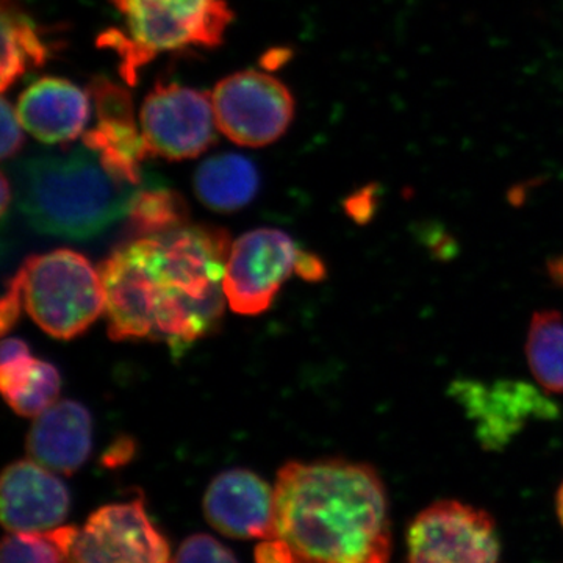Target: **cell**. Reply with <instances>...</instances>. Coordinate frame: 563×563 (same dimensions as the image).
Instances as JSON below:
<instances>
[{
    "label": "cell",
    "instance_id": "cell-20",
    "mask_svg": "<svg viewBox=\"0 0 563 563\" xmlns=\"http://www.w3.org/2000/svg\"><path fill=\"white\" fill-rule=\"evenodd\" d=\"M84 144L99 155L103 168L114 179L135 187L140 184L141 163L150 150L136 122L98 121L95 129L85 133Z\"/></svg>",
    "mask_w": 563,
    "mask_h": 563
},
{
    "label": "cell",
    "instance_id": "cell-24",
    "mask_svg": "<svg viewBox=\"0 0 563 563\" xmlns=\"http://www.w3.org/2000/svg\"><path fill=\"white\" fill-rule=\"evenodd\" d=\"M88 92L95 102L98 121L135 122L132 96L128 88L101 76L91 81Z\"/></svg>",
    "mask_w": 563,
    "mask_h": 563
},
{
    "label": "cell",
    "instance_id": "cell-3",
    "mask_svg": "<svg viewBox=\"0 0 563 563\" xmlns=\"http://www.w3.org/2000/svg\"><path fill=\"white\" fill-rule=\"evenodd\" d=\"M20 209L36 231L90 239L128 214L135 185L114 179L88 147L18 166Z\"/></svg>",
    "mask_w": 563,
    "mask_h": 563
},
{
    "label": "cell",
    "instance_id": "cell-8",
    "mask_svg": "<svg viewBox=\"0 0 563 563\" xmlns=\"http://www.w3.org/2000/svg\"><path fill=\"white\" fill-rule=\"evenodd\" d=\"M211 101L218 129L244 147H262L279 140L295 117L290 90L276 77L255 69L222 79Z\"/></svg>",
    "mask_w": 563,
    "mask_h": 563
},
{
    "label": "cell",
    "instance_id": "cell-18",
    "mask_svg": "<svg viewBox=\"0 0 563 563\" xmlns=\"http://www.w3.org/2000/svg\"><path fill=\"white\" fill-rule=\"evenodd\" d=\"M0 388L14 412L36 418L57 401L62 377L54 365L27 352L2 362Z\"/></svg>",
    "mask_w": 563,
    "mask_h": 563
},
{
    "label": "cell",
    "instance_id": "cell-12",
    "mask_svg": "<svg viewBox=\"0 0 563 563\" xmlns=\"http://www.w3.org/2000/svg\"><path fill=\"white\" fill-rule=\"evenodd\" d=\"M453 396L476 426V437L485 450H503L531 420H551L558 406L532 385L517 380L483 384L459 380Z\"/></svg>",
    "mask_w": 563,
    "mask_h": 563
},
{
    "label": "cell",
    "instance_id": "cell-13",
    "mask_svg": "<svg viewBox=\"0 0 563 563\" xmlns=\"http://www.w3.org/2000/svg\"><path fill=\"white\" fill-rule=\"evenodd\" d=\"M35 461L7 466L0 485V515L10 533H44L60 528L69 512V492Z\"/></svg>",
    "mask_w": 563,
    "mask_h": 563
},
{
    "label": "cell",
    "instance_id": "cell-23",
    "mask_svg": "<svg viewBox=\"0 0 563 563\" xmlns=\"http://www.w3.org/2000/svg\"><path fill=\"white\" fill-rule=\"evenodd\" d=\"M0 563H66L49 533H10L3 539Z\"/></svg>",
    "mask_w": 563,
    "mask_h": 563
},
{
    "label": "cell",
    "instance_id": "cell-21",
    "mask_svg": "<svg viewBox=\"0 0 563 563\" xmlns=\"http://www.w3.org/2000/svg\"><path fill=\"white\" fill-rule=\"evenodd\" d=\"M529 369L544 391L563 395V314L540 310L533 314L526 340Z\"/></svg>",
    "mask_w": 563,
    "mask_h": 563
},
{
    "label": "cell",
    "instance_id": "cell-15",
    "mask_svg": "<svg viewBox=\"0 0 563 563\" xmlns=\"http://www.w3.org/2000/svg\"><path fill=\"white\" fill-rule=\"evenodd\" d=\"M90 98L69 80L43 77L22 92L18 117L22 128L43 143H70L87 125Z\"/></svg>",
    "mask_w": 563,
    "mask_h": 563
},
{
    "label": "cell",
    "instance_id": "cell-10",
    "mask_svg": "<svg viewBox=\"0 0 563 563\" xmlns=\"http://www.w3.org/2000/svg\"><path fill=\"white\" fill-rule=\"evenodd\" d=\"M141 135L150 154L166 161L195 158L217 143V117L207 92L157 84L144 99Z\"/></svg>",
    "mask_w": 563,
    "mask_h": 563
},
{
    "label": "cell",
    "instance_id": "cell-1",
    "mask_svg": "<svg viewBox=\"0 0 563 563\" xmlns=\"http://www.w3.org/2000/svg\"><path fill=\"white\" fill-rule=\"evenodd\" d=\"M291 563H388L390 503L379 473L344 459L288 462L274 488L273 537Z\"/></svg>",
    "mask_w": 563,
    "mask_h": 563
},
{
    "label": "cell",
    "instance_id": "cell-32",
    "mask_svg": "<svg viewBox=\"0 0 563 563\" xmlns=\"http://www.w3.org/2000/svg\"><path fill=\"white\" fill-rule=\"evenodd\" d=\"M555 507H558L559 520L563 526V483L561 488H559L558 496H555Z\"/></svg>",
    "mask_w": 563,
    "mask_h": 563
},
{
    "label": "cell",
    "instance_id": "cell-7",
    "mask_svg": "<svg viewBox=\"0 0 563 563\" xmlns=\"http://www.w3.org/2000/svg\"><path fill=\"white\" fill-rule=\"evenodd\" d=\"M499 554L492 515L454 499L426 507L407 529L406 563H498Z\"/></svg>",
    "mask_w": 563,
    "mask_h": 563
},
{
    "label": "cell",
    "instance_id": "cell-2",
    "mask_svg": "<svg viewBox=\"0 0 563 563\" xmlns=\"http://www.w3.org/2000/svg\"><path fill=\"white\" fill-rule=\"evenodd\" d=\"M154 236V340L180 352L220 325L232 244L224 229L206 224Z\"/></svg>",
    "mask_w": 563,
    "mask_h": 563
},
{
    "label": "cell",
    "instance_id": "cell-29",
    "mask_svg": "<svg viewBox=\"0 0 563 563\" xmlns=\"http://www.w3.org/2000/svg\"><path fill=\"white\" fill-rule=\"evenodd\" d=\"M257 563H291L290 554L284 543L276 539L262 540L255 550Z\"/></svg>",
    "mask_w": 563,
    "mask_h": 563
},
{
    "label": "cell",
    "instance_id": "cell-17",
    "mask_svg": "<svg viewBox=\"0 0 563 563\" xmlns=\"http://www.w3.org/2000/svg\"><path fill=\"white\" fill-rule=\"evenodd\" d=\"M258 172L250 158L240 154H218L199 166L195 192L210 210L232 213L246 207L258 191Z\"/></svg>",
    "mask_w": 563,
    "mask_h": 563
},
{
    "label": "cell",
    "instance_id": "cell-11",
    "mask_svg": "<svg viewBox=\"0 0 563 563\" xmlns=\"http://www.w3.org/2000/svg\"><path fill=\"white\" fill-rule=\"evenodd\" d=\"M155 236L125 244L99 266L109 335L114 342L154 340Z\"/></svg>",
    "mask_w": 563,
    "mask_h": 563
},
{
    "label": "cell",
    "instance_id": "cell-26",
    "mask_svg": "<svg viewBox=\"0 0 563 563\" xmlns=\"http://www.w3.org/2000/svg\"><path fill=\"white\" fill-rule=\"evenodd\" d=\"M2 158L9 161L21 151L24 135L21 131V121L18 111H14L7 99H2Z\"/></svg>",
    "mask_w": 563,
    "mask_h": 563
},
{
    "label": "cell",
    "instance_id": "cell-25",
    "mask_svg": "<svg viewBox=\"0 0 563 563\" xmlns=\"http://www.w3.org/2000/svg\"><path fill=\"white\" fill-rule=\"evenodd\" d=\"M174 563H239L235 555L213 537L192 536L177 551Z\"/></svg>",
    "mask_w": 563,
    "mask_h": 563
},
{
    "label": "cell",
    "instance_id": "cell-31",
    "mask_svg": "<svg viewBox=\"0 0 563 563\" xmlns=\"http://www.w3.org/2000/svg\"><path fill=\"white\" fill-rule=\"evenodd\" d=\"M0 192H2V217H5L10 206V184L9 179H7V174H2V188H0Z\"/></svg>",
    "mask_w": 563,
    "mask_h": 563
},
{
    "label": "cell",
    "instance_id": "cell-19",
    "mask_svg": "<svg viewBox=\"0 0 563 563\" xmlns=\"http://www.w3.org/2000/svg\"><path fill=\"white\" fill-rule=\"evenodd\" d=\"M51 49L40 27L14 0H2V58L0 88L5 92L31 68H41L49 60Z\"/></svg>",
    "mask_w": 563,
    "mask_h": 563
},
{
    "label": "cell",
    "instance_id": "cell-14",
    "mask_svg": "<svg viewBox=\"0 0 563 563\" xmlns=\"http://www.w3.org/2000/svg\"><path fill=\"white\" fill-rule=\"evenodd\" d=\"M207 521L231 539L273 537L274 490L250 470H229L214 477L203 496Z\"/></svg>",
    "mask_w": 563,
    "mask_h": 563
},
{
    "label": "cell",
    "instance_id": "cell-4",
    "mask_svg": "<svg viewBox=\"0 0 563 563\" xmlns=\"http://www.w3.org/2000/svg\"><path fill=\"white\" fill-rule=\"evenodd\" d=\"M129 33L110 29L99 46L118 52L121 74L133 85L139 70L161 52L217 47L233 20L225 0H113Z\"/></svg>",
    "mask_w": 563,
    "mask_h": 563
},
{
    "label": "cell",
    "instance_id": "cell-9",
    "mask_svg": "<svg viewBox=\"0 0 563 563\" xmlns=\"http://www.w3.org/2000/svg\"><path fill=\"white\" fill-rule=\"evenodd\" d=\"M301 250L279 229H255L231 246L224 274V295L233 312L265 313L282 285L296 274Z\"/></svg>",
    "mask_w": 563,
    "mask_h": 563
},
{
    "label": "cell",
    "instance_id": "cell-28",
    "mask_svg": "<svg viewBox=\"0 0 563 563\" xmlns=\"http://www.w3.org/2000/svg\"><path fill=\"white\" fill-rule=\"evenodd\" d=\"M136 444L129 437H121L117 442L111 443L107 453L103 454V465L110 466V468H117V466L125 465L133 455H135Z\"/></svg>",
    "mask_w": 563,
    "mask_h": 563
},
{
    "label": "cell",
    "instance_id": "cell-30",
    "mask_svg": "<svg viewBox=\"0 0 563 563\" xmlns=\"http://www.w3.org/2000/svg\"><path fill=\"white\" fill-rule=\"evenodd\" d=\"M296 274L303 280H322L325 277V266L318 255L302 251L299 255L298 266H296Z\"/></svg>",
    "mask_w": 563,
    "mask_h": 563
},
{
    "label": "cell",
    "instance_id": "cell-22",
    "mask_svg": "<svg viewBox=\"0 0 563 563\" xmlns=\"http://www.w3.org/2000/svg\"><path fill=\"white\" fill-rule=\"evenodd\" d=\"M129 225L139 239L172 232L190 220L188 203L172 188H141L129 207Z\"/></svg>",
    "mask_w": 563,
    "mask_h": 563
},
{
    "label": "cell",
    "instance_id": "cell-6",
    "mask_svg": "<svg viewBox=\"0 0 563 563\" xmlns=\"http://www.w3.org/2000/svg\"><path fill=\"white\" fill-rule=\"evenodd\" d=\"M66 563H174L169 544L152 525L141 499L109 504L81 528L47 532Z\"/></svg>",
    "mask_w": 563,
    "mask_h": 563
},
{
    "label": "cell",
    "instance_id": "cell-27",
    "mask_svg": "<svg viewBox=\"0 0 563 563\" xmlns=\"http://www.w3.org/2000/svg\"><path fill=\"white\" fill-rule=\"evenodd\" d=\"M22 307H24L22 284L20 274L16 273L11 277L9 285H7V291L2 298V306H0V325H2L3 335H7L10 329L16 325L21 317Z\"/></svg>",
    "mask_w": 563,
    "mask_h": 563
},
{
    "label": "cell",
    "instance_id": "cell-16",
    "mask_svg": "<svg viewBox=\"0 0 563 563\" xmlns=\"http://www.w3.org/2000/svg\"><path fill=\"white\" fill-rule=\"evenodd\" d=\"M32 461L54 473L74 474L84 466L92 448V420L80 402L58 401L36 417L27 435Z\"/></svg>",
    "mask_w": 563,
    "mask_h": 563
},
{
    "label": "cell",
    "instance_id": "cell-5",
    "mask_svg": "<svg viewBox=\"0 0 563 563\" xmlns=\"http://www.w3.org/2000/svg\"><path fill=\"white\" fill-rule=\"evenodd\" d=\"M18 274L24 309L54 339H76L106 313L101 274L79 252L32 255Z\"/></svg>",
    "mask_w": 563,
    "mask_h": 563
}]
</instances>
